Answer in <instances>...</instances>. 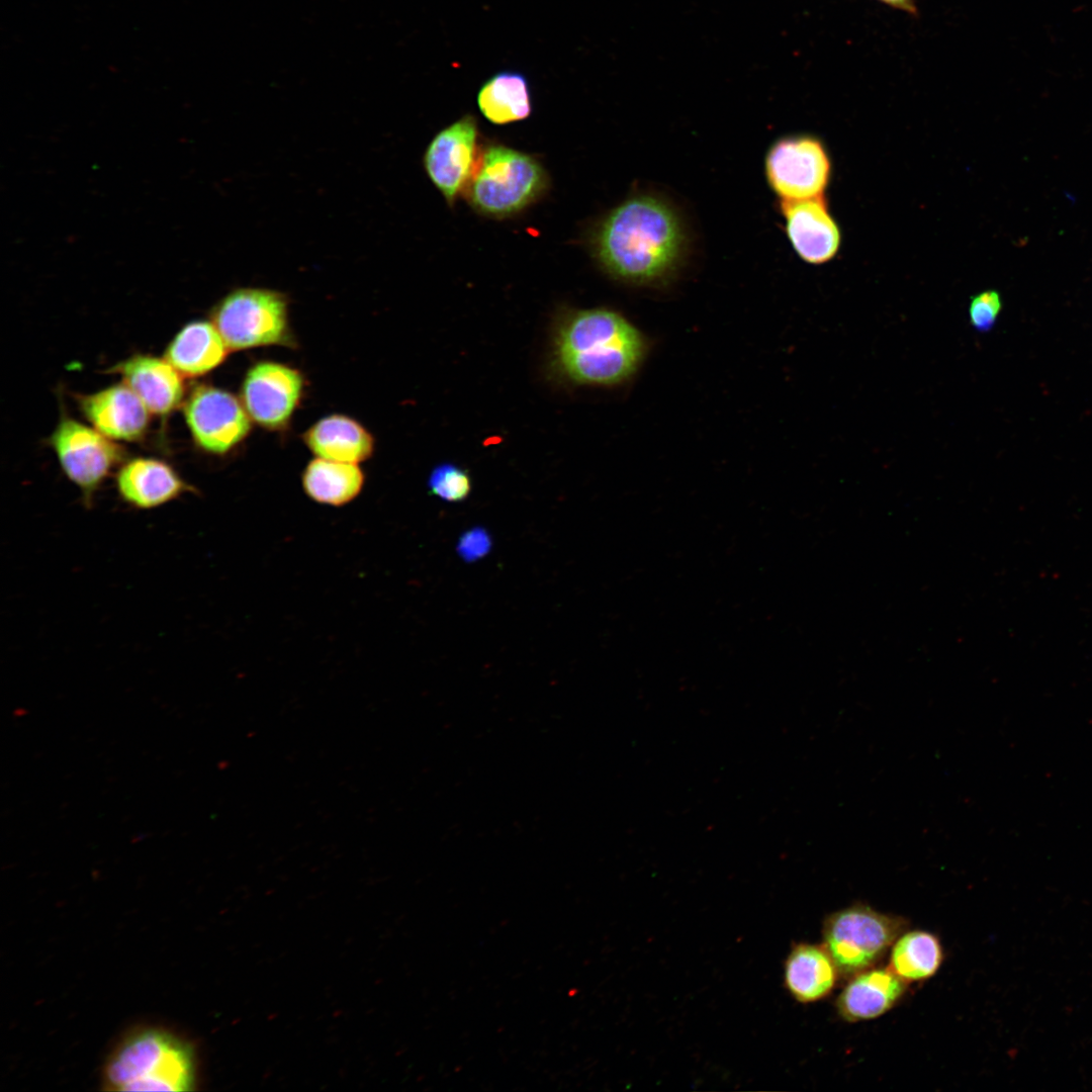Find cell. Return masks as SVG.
Returning a JSON list of instances; mask_svg holds the SVG:
<instances>
[{"label": "cell", "instance_id": "1", "mask_svg": "<svg viewBox=\"0 0 1092 1092\" xmlns=\"http://www.w3.org/2000/svg\"><path fill=\"white\" fill-rule=\"evenodd\" d=\"M691 234L675 203L662 194L639 191L612 208L593 234V252L602 268L620 281L656 286L685 265Z\"/></svg>", "mask_w": 1092, "mask_h": 1092}, {"label": "cell", "instance_id": "2", "mask_svg": "<svg viewBox=\"0 0 1092 1092\" xmlns=\"http://www.w3.org/2000/svg\"><path fill=\"white\" fill-rule=\"evenodd\" d=\"M646 348L643 335L622 314L608 308L583 309L560 323L554 362L574 383L615 385L636 372Z\"/></svg>", "mask_w": 1092, "mask_h": 1092}, {"label": "cell", "instance_id": "3", "mask_svg": "<svg viewBox=\"0 0 1092 1092\" xmlns=\"http://www.w3.org/2000/svg\"><path fill=\"white\" fill-rule=\"evenodd\" d=\"M102 1084L108 1091H192L197 1084L196 1051L165 1029L134 1030L108 1056Z\"/></svg>", "mask_w": 1092, "mask_h": 1092}, {"label": "cell", "instance_id": "4", "mask_svg": "<svg viewBox=\"0 0 1092 1092\" xmlns=\"http://www.w3.org/2000/svg\"><path fill=\"white\" fill-rule=\"evenodd\" d=\"M466 186L472 207L491 217L513 215L547 187L543 166L533 156L504 145H488Z\"/></svg>", "mask_w": 1092, "mask_h": 1092}, {"label": "cell", "instance_id": "5", "mask_svg": "<svg viewBox=\"0 0 1092 1092\" xmlns=\"http://www.w3.org/2000/svg\"><path fill=\"white\" fill-rule=\"evenodd\" d=\"M212 320L232 350L287 345L291 341L287 299L275 290L236 289L218 302Z\"/></svg>", "mask_w": 1092, "mask_h": 1092}, {"label": "cell", "instance_id": "6", "mask_svg": "<svg viewBox=\"0 0 1092 1092\" xmlns=\"http://www.w3.org/2000/svg\"><path fill=\"white\" fill-rule=\"evenodd\" d=\"M906 921L867 906H853L831 914L823 927L824 947L837 971L854 976L870 969L893 945Z\"/></svg>", "mask_w": 1092, "mask_h": 1092}, {"label": "cell", "instance_id": "7", "mask_svg": "<svg viewBox=\"0 0 1092 1092\" xmlns=\"http://www.w3.org/2000/svg\"><path fill=\"white\" fill-rule=\"evenodd\" d=\"M763 172L779 200L805 199L823 194L831 165L823 144L808 134L786 135L768 147Z\"/></svg>", "mask_w": 1092, "mask_h": 1092}, {"label": "cell", "instance_id": "8", "mask_svg": "<svg viewBox=\"0 0 1092 1092\" xmlns=\"http://www.w3.org/2000/svg\"><path fill=\"white\" fill-rule=\"evenodd\" d=\"M50 444L65 474L80 488L89 507L94 492L120 461V448L96 429L68 418L58 424Z\"/></svg>", "mask_w": 1092, "mask_h": 1092}, {"label": "cell", "instance_id": "9", "mask_svg": "<svg viewBox=\"0 0 1092 1092\" xmlns=\"http://www.w3.org/2000/svg\"><path fill=\"white\" fill-rule=\"evenodd\" d=\"M184 415L196 444L213 454L229 452L251 430V418L243 403L232 393L212 386L193 390Z\"/></svg>", "mask_w": 1092, "mask_h": 1092}, {"label": "cell", "instance_id": "10", "mask_svg": "<svg viewBox=\"0 0 1092 1092\" xmlns=\"http://www.w3.org/2000/svg\"><path fill=\"white\" fill-rule=\"evenodd\" d=\"M478 128L475 118L466 114L441 129L424 154L425 171L452 205L474 171Z\"/></svg>", "mask_w": 1092, "mask_h": 1092}, {"label": "cell", "instance_id": "11", "mask_svg": "<svg viewBox=\"0 0 1092 1092\" xmlns=\"http://www.w3.org/2000/svg\"><path fill=\"white\" fill-rule=\"evenodd\" d=\"M302 389L303 379L297 370L276 362H260L245 376L242 403L254 422L277 430L290 420Z\"/></svg>", "mask_w": 1092, "mask_h": 1092}, {"label": "cell", "instance_id": "12", "mask_svg": "<svg viewBox=\"0 0 1092 1092\" xmlns=\"http://www.w3.org/2000/svg\"><path fill=\"white\" fill-rule=\"evenodd\" d=\"M785 232L798 256L810 264L831 260L840 245V232L829 213L823 194L796 200H779Z\"/></svg>", "mask_w": 1092, "mask_h": 1092}, {"label": "cell", "instance_id": "13", "mask_svg": "<svg viewBox=\"0 0 1092 1092\" xmlns=\"http://www.w3.org/2000/svg\"><path fill=\"white\" fill-rule=\"evenodd\" d=\"M80 403L94 428L111 440H136L149 424L150 411L125 383L83 396Z\"/></svg>", "mask_w": 1092, "mask_h": 1092}, {"label": "cell", "instance_id": "14", "mask_svg": "<svg viewBox=\"0 0 1092 1092\" xmlns=\"http://www.w3.org/2000/svg\"><path fill=\"white\" fill-rule=\"evenodd\" d=\"M116 488L121 499L131 508L151 510L176 499L189 486L164 461L135 458L117 472Z\"/></svg>", "mask_w": 1092, "mask_h": 1092}, {"label": "cell", "instance_id": "15", "mask_svg": "<svg viewBox=\"0 0 1092 1092\" xmlns=\"http://www.w3.org/2000/svg\"><path fill=\"white\" fill-rule=\"evenodd\" d=\"M116 371L152 414L167 415L183 398L182 374L167 359L139 355L119 364Z\"/></svg>", "mask_w": 1092, "mask_h": 1092}, {"label": "cell", "instance_id": "16", "mask_svg": "<svg viewBox=\"0 0 1092 1092\" xmlns=\"http://www.w3.org/2000/svg\"><path fill=\"white\" fill-rule=\"evenodd\" d=\"M904 991L905 981L891 968L868 969L853 976L836 1006L845 1020L873 1019L890 1010Z\"/></svg>", "mask_w": 1092, "mask_h": 1092}, {"label": "cell", "instance_id": "17", "mask_svg": "<svg viewBox=\"0 0 1092 1092\" xmlns=\"http://www.w3.org/2000/svg\"><path fill=\"white\" fill-rule=\"evenodd\" d=\"M303 440L320 458L354 464L369 458L374 447L371 434L344 415L321 419L304 433Z\"/></svg>", "mask_w": 1092, "mask_h": 1092}, {"label": "cell", "instance_id": "18", "mask_svg": "<svg viewBox=\"0 0 1092 1092\" xmlns=\"http://www.w3.org/2000/svg\"><path fill=\"white\" fill-rule=\"evenodd\" d=\"M837 974V968L824 945L796 944L785 962V986L801 1003H812L826 997L835 985Z\"/></svg>", "mask_w": 1092, "mask_h": 1092}, {"label": "cell", "instance_id": "19", "mask_svg": "<svg viewBox=\"0 0 1092 1092\" xmlns=\"http://www.w3.org/2000/svg\"><path fill=\"white\" fill-rule=\"evenodd\" d=\"M228 346L213 324L194 322L185 326L170 343L166 359L182 374L198 376L217 367Z\"/></svg>", "mask_w": 1092, "mask_h": 1092}, {"label": "cell", "instance_id": "20", "mask_svg": "<svg viewBox=\"0 0 1092 1092\" xmlns=\"http://www.w3.org/2000/svg\"><path fill=\"white\" fill-rule=\"evenodd\" d=\"M477 104L491 123L504 125L526 119L532 112L531 91L526 76L506 70L493 74L479 88Z\"/></svg>", "mask_w": 1092, "mask_h": 1092}, {"label": "cell", "instance_id": "21", "mask_svg": "<svg viewBox=\"0 0 1092 1092\" xmlns=\"http://www.w3.org/2000/svg\"><path fill=\"white\" fill-rule=\"evenodd\" d=\"M363 483L364 475L357 464L320 457L310 461L302 474L306 494L314 502L335 507L353 500Z\"/></svg>", "mask_w": 1092, "mask_h": 1092}, {"label": "cell", "instance_id": "22", "mask_svg": "<svg viewBox=\"0 0 1092 1092\" xmlns=\"http://www.w3.org/2000/svg\"><path fill=\"white\" fill-rule=\"evenodd\" d=\"M892 946L890 968L904 981H919L931 977L942 961V949L937 937L926 931L903 933Z\"/></svg>", "mask_w": 1092, "mask_h": 1092}, {"label": "cell", "instance_id": "23", "mask_svg": "<svg viewBox=\"0 0 1092 1092\" xmlns=\"http://www.w3.org/2000/svg\"><path fill=\"white\" fill-rule=\"evenodd\" d=\"M429 486L436 495L457 502L470 491V479L463 469L453 464H442L432 472Z\"/></svg>", "mask_w": 1092, "mask_h": 1092}, {"label": "cell", "instance_id": "24", "mask_svg": "<svg viewBox=\"0 0 1092 1092\" xmlns=\"http://www.w3.org/2000/svg\"><path fill=\"white\" fill-rule=\"evenodd\" d=\"M1002 303L998 292L994 290L977 294L971 300L969 315L971 325L979 332L990 331L999 314Z\"/></svg>", "mask_w": 1092, "mask_h": 1092}, {"label": "cell", "instance_id": "25", "mask_svg": "<svg viewBox=\"0 0 1092 1092\" xmlns=\"http://www.w3.org/2000/svg\"><path fill=\"white\" fill-rule=\"evenodd\" d=\"M893 8L903 10L908 13H915L916 7L914 0H879Z\"/></svg>", "mask_w": 1092, "mask_h": 1092}]
</instances>
